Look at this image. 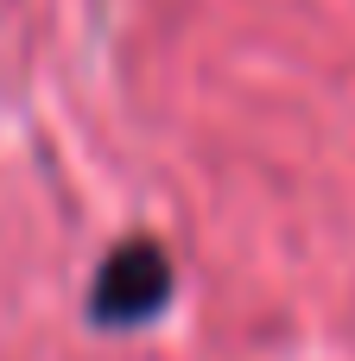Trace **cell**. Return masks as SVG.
Segmentation results:
<instances>
[{"mask_svg": "<svg viewBox=\"0 0 355 361\" xmlns=\"http://www.w3.org/2000/svg\"><path fill=\"white\" fill-rule=\"evenodd\" d=\"M172 298V267L152 241H127L102 273H95V292H89V311L95 324L108 330H133L146 317H159V305Z\"/></svg>", "mask_w": 355, "mask_h": 361, "instance_id": "6da1fadb", "label": "cell"}]
</instances>
